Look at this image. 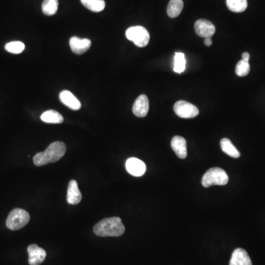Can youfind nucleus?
I'll list each match as a JSON object with an SVG mask.
<instances>
[{
  "instance_id": "13",
  "label": "nucleus",
  "mask_w": 265,
  "mask_h": 265,
  "mask_svg": "<svg viewBox=\"0 0 265 265\" xmlns=\"http://www.w3.org/2000/svg\"><path fill=\"white\" fill-rule=\"evenodd\" d=\"M229 265H252L248 254L244 249L236 248L234 250Z\"/></svg>"
},
{
  "instance_id": "2",
  "label": "nucleus",
  "mask_w": 265,
  "mask_h": 265,
  "mask_svg": "<svg viewBox=\"0 0 265 265\" xmlns=\"http://www.w3.org/2000/svg\"><path fill=\"white\" fill-rule=\"evenodd\" d=\"M66 150V146L64 143L62 142H54L46 148V150L38 152L34 157V164L37 166H42L50 163L58 162L65 155Z\"/></svg>"
},
{
  "instance_id": "23",
  "label": "nucleus",
  "mask_w": 265,
  "mask_h": 265,
  "mask_svg": "<svg viewBox=\"0 0 265 265\" xmlns=\"http://www.w3.org/2000/svg\"><path fill=\"white\" fill-rule=\"evenodd\" d=\"M24 48H26V46H24V43L18 42V40L9 42L4 46L6 51L13 53V54H20V53L22 52Z\"/></svg>"
},
{
  "instance_id": "20",
  "label": "nucleus",
  "mask_w": 265,
  "mask_h": 265,
  "mask_svg": "<svg viewBox=\"0 0 265 265\" xmlns=\"http://www.w3.org/2000/svg\"><path fill=\"white\" fill-rule=\"evenodd\" d=\"M229 10L235 13H242L248 8L247 0H226Z\"/></svg>"
},
{
  "instance_id": "24",
  "label": "nucleus",
  "mask_w": 265,
  "mask_h": 265,
  "mask_svg": "<svg viewBox=\"0 0 265 265\" xmlns=\"http://www.w3.org/2000/svg\"><path fill=\"white\" fill-rule=\"evenodd\" d=\"M250 66L249 64V62H244V60H241L238 62L236 64V74H238V77H244V76H248L250 72Z\"/></svg>"
},
{
  "instance_id": "18",
  "label": "nucleus",
  "mask_w": 265,
  "mask_h": 265,
  "mask_svg": "<svg viewBox=\"0 0 265 265\" xmlns=\"http://www.w3.org/2000/svg\"><path fill=\"white\" fill-rule=\"evenodd\" d=\"M184 8L183 0H170L168 6V16L171 18H176L182 13Z\"/></svg>"
},
{
  "instance_id": "8",
  "label": "nucleus",
  "mask_w": 265,
  "mask_h": 265,
  "mask_svg": "<svg viewBox=\"0 0 265 265\" xmlns=\"http://www.w3.org/2000/svg\"><path fill=\"white\" fill-rule=\"evenodd\" d=\"M196 34L202 38H212L214 34L215 26L206 20H199L194 24Z\"/></svg>"
},
{
  "instance_id": "19",
  "label": "nucleus",
  "mask_w": 265,
  "mask_h": 265,
  "mask_svg": "<svg viewBox=\"0 0 265 265\" xmlns=\"http://www.w3.org/2000/svg\"><path fill=\"white\" fill-rule=\"evenodd\" d=\"M80 2L88 10L96 13L102 12L106 7L104 0H80Z\"/></svg>"
},
{
  "instance_id": "9",
  "label": "nucleus",
  "mask_w": 265,
  "mask_h": 265,
  "mask_svg": "<svg viewBox=\"0 0 265 265\" xmlns=\"http://www.w3.org/2000/svg\"><path fill=\"white\" fill-rule=\"evenodd\" d=\"M126 168L128 172L135 177H141L146 172V164L137 158L128 159L126 164Z\"/></svg>"
},
{
  "instance_id": "1",
  "label": "nucleus",
  "mask_w": 265,
  "mask_h": 265,
  "mask_svg": "<svg viewBox=\"0 0 265 265\" xmlns=\"http://www.w3.org/2000/svg\"><path fill=\"white\" fill-rule=\"evenodd\" d=\"M94 233L96 236H122L124 233L126 228L122 222V220L118 216L105 218L96 224L93 228Z\"/></svg>"
},
{
  "instance_id": "15",
  "label": "nucleus",
  "mask_w": 265,
  "mask_h": 265,
  "mask_svg": "<svg viewBox=\"0 0 265 265\" xmlns=\"http://www.w3.org/2000/svg\"><path fill=\"white\" fill-rule=\"evenodd\" d=\"M59 98H60V102L72 110H78L81 108L80 102L70 91L64 90L59 95Z\"/></svg>"
},
{
  "instance_id": "5",
  "label": "nucleus",
  "mask_w": 265,
  "mask_h": 265,
  "mask_svg": "<svg viewBox=\"0 0 265 265\" xmlns=\"http://www.w3.org/2000/svg\"><path fill=\"white\" fill-rule=\"evenodd\" d=\"M126 37L130 42H134V44L138 48H144L149 44V32L142 26H134L129 28L126 30Z\"/></svg>"
},
{
  "instance_id": "16",
  "label": "nucleus",
  "mask_w": 265,
  "mask_h": 265,
  "mask_svg": "<svg viewBox=\"0 0 265 265\" xmlns=\"http://www.w3.org/2000/svg\"><path fill=\"white\" fill-rule=\"evenodd\" d=\"M40 120L44 122L50 123V124H60L64 122L62 115L54 110H49L44 112L40 116Z\"/></svg>"
},
{
  "instance_id": "6",
  "label": "nucleus",
  "mask_w": 265,
  "mask_h": 265,
  "mask_svg": "<svg viewBox=\"0 0 265 265\" xmlns=\"http://www.w3.org/2000/svg\"><path fill=\"white\" fill-rule=\"evenodd\" d=\"M174 112L179 118L192 119L198 115L199 110L196 106L184 100L178 101L174 105Z\"/></svg>"
},
{
  "instance_id": "3",
  "label": "nucleus",
  "mask_w": 265,
  "mask_h": 265,
  "mask_svg": "<svg viewBox=\"0 0 265 265\" xmlns=\"http://www.w3.org/2000/svg\"><path fill=\"white\" fill-rule=\"evenodd\" d=\"M228 182V176L224 170L214 168L208 170L202 178V185L206 188L212 186L226 185Z\"/></svg>"
},
{
  "instance_id": "25",
  "label": "nucleus",
  "mask_w": 265,
  "mask_h": 265,
  "mask_svg": "<svg viewBox=\"0 0 265 265\" xmlns=\"http://www.w3.org/2000/svg\"><path fill=\"white\" fill-rule=\"evenodd\" d=\"M242 60H244V62H248L249 59H250V54L248 52H244L242 54Z\"/></svg>"
},
{
  "instance_id": "17",
  "label": "nucleus",
  "mask_w": 265,
  "mask_h": 265,
  "mask_svg": "<svg viewBox=\"0 0 265 265\" xmlns=\"http://www.w3.org/2000/svg\"><path fill=\"white\" fill-rule=\"evenodd\" d=\"M220 146L222 150L229 156L234 158H238L240 156V152L228 138H222L220 141Z\"/></svg>"
},
{
  "instance_id": "10",
  "label": "nucleus",
  "mask_w": 265,
  "mask_h": 265,
  "mask_svg": "<svg viewBox=\"0 0 265 265\" xmlns=\"http://www.w3.org/2000/svg\"><path fill=\"white\" fill-rule=\"evenodd\" d=\"M149 110V100L144 94L140 95L132 106V113L137 118H144Z\"/></svg>"
},
{
  "instance_id": "14",
  "label": "nucleus",
  "mask_w": 265,
  "mask_h": 265,
  "mask_svg": "<svg viewBox=\"0 0 265 265\" xmlns=\"http://www.w3.org/2000/svg\"><path fill=\"white\" fill-rule=\"evenodd\" d=\"M171 148L178 158L184 159L187 156L186 141L180 136L173 137L171 141Z\"/></svg>"
},
{
  "instance_id": "11",
  "label": "nucleus",
  "mask_w": 265,
  "mask_h": 265,
  "mask_svg": "<svg viewBox=\"0 0 265 265\" xmlns=\"http://www.w3.org/2000/svg\"><path fill=\"white\" fill-rule=\"evenodd\" d=\"M70 45L73 52L82 54L90 50L92 42L88 38H80L78 37L73 36L70 38Z\"/></svg>"
},
{
  "instance_id": "22",
  "label": "nucleus",
  "mask_w": 265,
  "mask_h": 265,
  "mask_svg": "<svg viewBox=\"0 0 265 265\" xmlns=\"http://www.w3.org/2000/svg\"><path fill=\"white\" fill-rule=\"evenodd\" d=\"M186 68L185 56L183 52H176L174 58V72L176 73L184 72Z\"/></svg>"
},
{
  "instance_id": "4",
  "label": "nucleus",
  "mask_w": 265,
  "mask_h": 265,
  "mask_svg": "<svg viewBox=\"0 0 265 265\" xmlns=\"http://www.w3.org/2000/svg\"><path fill=\"white\" fill-rule=\"evenodd\" d=\"M30 220V216L26 210L14 208L8 216L6 226L12 230H20L29 222Z\"/></svg>"
},
{
  "instance_id": "12",
  "label": "nucleus",
  "mask_w": 265,
  "mask_h": 265,
  "mask_svg": "<svg viewBox=\"0 0 265 265\" xmlns=\"http://www.w3.org/2000/svg\"><path fill=\"white\" fill-rule=\"evenodd\" d=\"M66 200L68 204L71 205H77L82 200V194L80 191L78 185L76 180H71L68 183Z\"/></svg>"
},
{
  "instance_id": "7",
  "label": "nucleus",
  "mask_w": 265,
  "mask_h": 265,
  "mask_svg": "<svg viewBox=\"0 0 265 265\" xmlns=\"http://www.w3.org/2000/svg\"><path fill=\"white\" fill-rule=\"evenodd\" d=\"M28 252L29 254L28 262L30 265H40L46 258V252L37 244H32L28 246Z\"/></svg>"
},
{
  "instance_id": "26",
  "label": "nucleus",
  "mask_w": 265,
  "mask_h": 265,
  "mask_svg": "<svg viewBox=\"0 0 265 265\" xmlns=\"http://www.w3.org/2000/svg\"><path fill=\"white\" fill-rule=\"evenodd\" d=\"M204 44H205L206 46H210L212 44V40L211 38H205L204 40Z\"/></svg>"
},
{
  "instance_id": "21",
  "label": "nucleus",
  "mask_w": 265,
  "mask_h": 265,
  "mask_svg": "<svg viewBox=\"0 0 265 265\" xmlns=\"http://www.w3.org/2000/svg\"><path fill=\"white\" fill-rule=\"evenodd\" d=\"M42 8L45 15H54L58 8V0H44Z\"/></svg>"
}]
</instances>
